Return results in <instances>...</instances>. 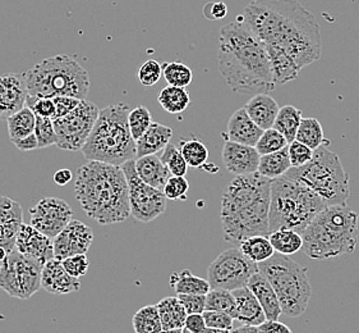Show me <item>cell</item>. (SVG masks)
<instances>
[{
    "instance_id": "1",
    "label": "cell",
    "mask_w": 359,
    "mask_h": 333,
    "mask_svg": "<svg viewBox=\"0 0 359 333\" xmlns=\"http://www.w3.org/2000/svg\"><path fill=\"white\" fill-rule=\"evenodd\" d=\"M237 18L266 46L287 51L301 70L321 57L320 26L297 0H253Z\"/></svg>"
},
{
    "instance_id": "2",
    "label": "cell",
    "mask_w": 359,
    "mask_h": 333,
    "mask_svg": "<svg viewBox=\"0 0 359 333\" xmlns=\"http://www.w3.org/2000/svg\"><path fill=\"white\" fill-rule=\"evenodd\" d=\"M219 71L233 93H270L276 89L264 41L241 20L224 25L217 41Z\"/></svg>"
},
{
    "instance_id": "3",
    "label": "cell",
    "mask_w": 359,
    "mask_h": 333,
    "mask_svg": "<svg viewBox=\"0 0 359 333\" xmlns=\"http://www.w3.org/2000/svg\"><path fill=\"white\" fill-rule=\"evenodd\" d=\"M271 182L256 172L236 176L228 183L220 205L224 239L241 242L252 236L270 235Z\"/></svg>"
},
{
    "instance_id": "4",
    "label": "cell",
    "mask_w": 359,
    "mask_h": 333,
    "mask_svg": "<svg viewBox=\"0 0 359 333\" xmlns=\"http://www.w3.org/2000/svg\"><path fill=\"white\" fill-rule=\"evenodd\" d=\"M74 191L87 217L100 225L122 223L130 217V188L121 166L88 160L77 169Z\"/></svg>"
},
{
    "instance_id": "5",
    "label": "cell",
    "mask_w": 359,
    "mask_h": 333,
    "mask_svg": "<svg viewBox=\"0 0 359 333\" xmlns=\"http://www.w3.org/2000/svg\"><path fill=\"white\" fill-rule=\"evenodd\" d=\"M358 218L348 205L326 207L303 231V252L313 261L354 253L358 244Z\"/></svg>"
},
{
    "instance_id": "6",
    "label": "cell",
    "mask_w": 359,
    "mask_h": 333,
    "mask_svg": "<svg viewBox=\"0 0 359 333\" xmlns=\"http://www.w3.org/2000/svg\"><path fill=\"white\" fill-rule=\"evenodd\" d=\"M130 112L124 103L100 109L94 130L82 148L87 160L122 166L128 160L136 159V140L132 138L128 124Z\"/></svg>"
},
{
    "instance_id": "7",
    "label": "cell",
    "mask_w": 359,
    "mask_h": 333,
    "mask_svg": "<svg viewBox=\"0 0 359 333\" xmlns=\"http://www.w3.org/2000/svg\"><path fill=\"white\" fill-rule=\"evenodd\" d=\"M327 205L302 182L281 176L271 182L270 233L289 228L302 235L306 227Z\"/></svg>"
},
{
    "instance_id": "8",
    "label": "cell",
    "mask_w": 359,
    "mask_h": 333,
    "mask_svg": "<svg viewBox=\"0 0 359 333\" xmlns=\"http://www.w3.org/2000/svg\"><path fill=\"white\" fill-rule=\"evenodd\" d=\"M25 74L27 93L34 98L72 96L83 100L91 86L86 70L65 54L40 60Z\"/></svg>"
},
{
    "instance_id": "9",
    "label": "cell",
    "mask_w": 359,
    "mask_h": 333,
    "mask_svg": "<svg viewBox=\"0 0 359 333\" xmlns=\"http://www.w3.org/2000/svg\"><path fill=\"white\" fill-rule=\"evenodd\" d=\"M325 143L316 150L307 164L290 168L285 176L302 182L320 196L327 207L346 205L351 196L349 174L339 159L338 154L331 152Z\"/></svg>"
},
{
    "instance_id": "10",
    "label": "cell",
    "mask_w": 359,
    "mask_h": 333,
    "mask_svg": "<svg viewBox=\"0 0 359 333\" xmlns=\"http://www.w3.org/2000/svg\"><path fill=\"white\" fill-rule=\"evenodd\" d=\"M259 270L271 283L284 315L297 318L304 314L312 296L309 269L287 255L275 254L273 258L259 263Z\"/></svg>"
},
{
    "instance_id": "11",
    "label": "cell",
    "mask_w": 359,
    "mask_h": 333,
    "mask_svg": "<svg viewBox=\"0 0 359 333\" xmlns=\"http://www.w3.org/2000/svg\"><path fill=\"white\" fill-rule=\"evenodd\" d=\"M43 264L13 250L0 266V289L9 296L27 300L41 289Z\"/></svg>"
},
{
    "instance_id": "12",
    "label": "cell",
    "mask_w": 359,
    "mask_h": 333,
    "mask_svg": "<svg viewBox=\"0 0 359 333\" xmlns=\"http://www.w3.org/2000/svg\"><path fill=\"white\" fill-rule=\"evenodd\" d=\"M259 264L250 261L241 249H228L212 261L208 269L211 290L236 291L245 287Z\"/></svg>"
},
{
    "instance_id": "13",
    "label": "cell",
    "mask_w": 359,
    "mask_h": 333,
    "mask_svg": "<svg viewBox=\"0 0 359 333\" xmlns=\"http://www.w3.org/2000/svg\"><path fill=\"white\" fill-rule=\"evenodd\" d=\"M99 113L100 109L95 103L83 99L68 116L53 119L57 148L67 152L82 150L94 130Z\"/></svg>"
},
{
    "instance_id": "14",
    "label": "cell",
    "mask_w": 359,
    "mask_h": 333,
    "mask_svg": "<svg viewBox=\"0 0 359 333\" xmlns=\"http://www.w3.org/2000/svg\"><path fill=\"white\" fill-rule=\"evenodd\" d=\"M122 168L130 188V216L138 222L150 223L164 214L168 200L164 191L152 188L138 177L136 159L128 160Z\"/></svg>"
},
{
    "instance_id": "15",
    "label": "cell",
    "mask_w": 359,
    "mask_h": 333,
    "mask_svg": "<svg viewBox=\"0 0 359 333\" xmlns=\"http://www.w3.org/2000/svg\"><path fill=\"white\" fill-rule=\"evenodd\" d=\"M31 223L43 235L54 239L72 221L73 210L63 199L48 196L29 209Z\"/></svg>"
},
{
    "instance_id": "16",
    "label": "cell",
    "mask_w": 359,
    "mask_h": 333,
    "mask_svg": "<svg viewBox=\"0 0 359 333\" xmlns=\"http://www.w3.org/2000/svg\"><path fill=\"white\" fill-rule=\"evenodd\" d=\"M94 241V232L90 226L72 219L63 231L53 239L54 255L59 261L79 254H87Z\"/></svg>"
},
{
    "instance_id": "17",
    "label": "cell",
    "mask_w": 359,
    "mask_h": 333,
    "mask_svg": "<svg viewBox=\"0 0 359 333\" xmlns=\"http://www.w3.org/2000/svg\"><path fill=\"white\" fill-rule=\"evenodd\" d=\"M27 98L25 73L0 76V119L7 121L9 117L25 108Z\"/></svg>"
},
{
    "instance_id": "18",
    "label": "cell",
    "mask_w": 359,
    "mask_h": 333,
    "mask_svg": "<svg viewBox=\"0 0 359 333\" xmlns=\"http://www.w3.org/2000/svg\"><path fill=\"white\" fill-rule=\"evenodd\" d=\"M15 250L45 264L55 258L53 239L43 235L32 225L21 226L15 241Z\"/></svg>"
},
{
    "instance_id": "19",
    "label": "cell",
    "mask_w": 359,
    "mask_h": 333,
    "mask_svg": "<svg viewBox=\"0 0 359 333\" xmlns=\"http://www.w3.org/2000/svg\"><path fill=\"white\" fill-rule=\"evenodd\" d=\"M259 155L255 146L243 145L226 141L223 148V162L230 174L236 176L256 174L259 169Z\"/></svg>"
},
{
    "instance_id": "20",
    "label": "cell",
    "mask_w": 359,
    "mask_h": 333,
    "mask_svg": "<svg viewBox=\"0 0 359 333\" xmlns=\"http://www.w3.org/2000/svg\"><path fill=\"white\" fill-rule=\"evenodd\" d=\"M22 225L21 204L8 196L0 195V247L8 253L15 250V241Z\"/></svg>"
},
{
    "instance_id": "21",
    "label": "cell",
    "mask_w": 359,
    "mask_h": 333,
    "mask_svg": "<svg viewBox=\"0 0 359 333\" xmlns=\"http://www.w3.org/2000/svg\"><path fill=\"white\" fill-rule=\"evenodd\" d=\"M41 289L53 295H68L77 292L81 289V282L65 270L62 261L54 258L43 264Z\"/></svg>"
},
{
    "instance_id": "22",
    "label": "cell",
    "mask_w": 359,
    "mask_h": 333,
    "mask_svg": "<svg viewBox=\"0 0 359 333\" xmlns=\"http://www.w3.org/2000/svg\"><path fill=\"white\" fill-rule=\"evenodd\" d=\"M264 130L255 124L245 108L238 109L228 121L226 136L229 141L243 145L256 146Z\"/></svg>"
},
{
    "instance_id": "23",
    "label": "cell",
    "mask_w": 359,
    "mask_h": 333,
    "mask_svg": "<svg viewBox=\"0 0 359 333\" xmlns=\"http://www.w3.org/2000/svg\"><path fill=\"white\" fill-rule=\"evenodd\" d=\"M233 295L236 297V311L233 318L239 323L243 326L259 327L267 320L257 297L253 295V292L247 286L233 291Z\"/></svg>"
},
{
    "instance_id": "24",
    "label": "cell",
    "mask_w": 359,
    "mask_h": 333,
    "mask_svg": "<svg viewBox=\"0 0 359 333\" xmlns=\"http://www.w3.org/2000/svg\"><path fill=\"white\" fill-rule=\"evenodd\" d=\"M247 287L253 292V295L257 297L259 304L262 306L267 320H279L283 311L279 297L273 290L271 283L267 281L265 275L261 272H257L252 275Z\"/></svg>"
},
{
    "instance_id": "25",
    "label": "cell",
    "mask_w": 359,
    "mask_h": 333,
    "mask_svg": "<svg viewBox=\"0 0 359 333\" xmlns=\"http://www.w3.org/2000/svg\"><path fill=\"white\" fill-rule=\"evenodd\" d=\"M245 109L252 121L264 131L273 129L275 119L280 110L276 100L267 93L255 95L245 103Z\"/></svg>"
},
{
    "instance_id": "26",
    "label": "cell",
    "mask_w": 359,
    "mask_h": 333,
    "mask_svg": "<svg viewBox=\"0 0 359 333\" xmlns=\"http://www.w3.org/2000/svg\"><path fill=\"white\" fill-rule=\"evenodd\" d=\"M136 171L138 177L152 188L164 190L166 182L170 178V171L156 154L144 155L136 159Z\"/></svg>"
},
{
    "instance_id": "27",
    "label": "cell",
    "mask_w": 359,
    "mask_h": 333,
    "mask_svg": "<svg viewBox=\"0 0 359 333\" xmlns=\"http://www.w3.org/2000/svg\"><path fill=\"white\" fill-rule=\"evenodd\" d=\"M172 138V130L168 126L152 122L150 129L136 141L137 158L163 152Z\"/></svg>"
},
{
    "instance_id": "28",
    "label": "cell",
    "mask_w": 359,
    "mask_h": 333,
    "mask_svg": "<svg viewBox=\"0 0 359 333\" xmlns=\"http://www.w3.org/2000/svg\"><path fill=\"white\" fill-rule=\"evenodd\" d=\"M271 67H273V81L276 86L285 85L290 81H294L301 72V67L297 65L294 59L292 58L287 51L275 46H266Z\"/></svg>"
},
{
    "instance_id": "29",
    "label": "cell",
    "mask_w": 359,
    "mask_h": 333,
    "mask_svg": "<svg viewBox=\"0 0 359 333\" xmlns=\"http://www.w3.org/2000/svg\"><path fill=\"white\" fill-rule=\"evenodd\" d=\"M156 306L163 323V331L172 328H184L188 314L178 296L164 297L158 301Z\"/></svg>"
},
{
    "instance_id": "30",
    "label": "cell",
    "mask_w": 359,
    "mask_h": 333,
    "mask_svg": "<svg viewBox=\"0 0 359 333\" xmlns=\"http://www.w3.org/2000/svg\"><path fill=\"white\" fill-rule=\"evenodd\" d=\"M170 287L177 292V295H208V291L211 290L208 280L194 275L188 269H184L180 273H172L170 277Z\"/></svg>"
},
{
    "instance_id": "31",
    "label": "cell",
    "mask_w": 359,
    "mask_h": 333,
    "mask_svg": "<svg viewBox=\"0 0 359 333\" xmlns=\"http://www.w3.org/2000/svg\"><path fill=\"white\" fill-rule=\"evenodd\" d=\"M290 168L292 163L289 158V150L287 146H285L279 152L261 155L257 172L270 180H275L287 174Z\"/></svg>"
},
{
    "instance_id": "32",
    "label": "cell",
    "mask_w": 359,
    "mask_h": 333,
    "mask_svg": "<svg viewBox=\"0 0 359 333\" xmlns=\"http://www.w3.org/2000/svg\"><path fill=\"white\" fill-rule=\"evenodd\" d=\"M8 133L11 141H15L20 138L29 136L35 132L36 126V115L32 112V109L25 107L18 110L13 116L7 119Z\"/></svg>"
},
{
    "instance_id": "33",
    "label": "cell",
    "mask_w": 359,
    "mask_h": 333,
    "mask_svg": "<svg viewBox=\"0 0 359 333\" xmlns=\"http://www.w3.org/2000/svg\"><path fill=\"white\" fill-rule=\"evenodd\" d=\"M158 102L161 108L170 115H180L188 108L191 103V96L188 94L186 87L172 86L164 87L158 96Z\"/></svg>"
},
{
    "instance_id": "34",
    "label": "cell",
    "mask_w": 359,
    "mask_h": 333,
    "mask_svg": "<svg viewBox=\"0 0 359 333\" xmlns=\"http://www.w3.org/2000/svg\"><path fill=\"white\" fill-rule=\"evenodd\" d=\"M302 119V110L293 105H284L278 113L273 129L283 133L284 138H287V144H290L295 140Z\"/></svg>"
},
{
    "instance_id": "35",
    "label": "cell",
    "mask_w": 359,
    "mask_h": 333,
    "mask_svg": "<svg viewBox=\"0 0 359 333\" xmlns=\"http://www.w3.org/2000/svg\"><path fill=\"white\" fill-rule=\"evenodd\" d=\"M269 240L275 249V253L281 255L290 256L303 249L302 235L289 228H280L271 232L269 235Z\"/></svg>"
},
{
    "instance_id": "36",
    "label": "cell",
    "mask_w": 359,
    "mask_h": 333,
    "mask_svg": "<svg viewBox=\"0 0 359 333\" xmlns=\"http://www.w3.org/2000/svg\"><path fill=\"white\" fill-rule=\"evenodd\" d=\"M241 252L245 254L250 261L255 263H262L275 255L273 249L269 236H252L248 239L241 241Z\"/></svg>"
},
{
    "instance_id": "37",
    "label": "cell",
    "mask_w": 359,
    "mask_h": 333,
    "mask_svg": "<svg viewBox=\"0 0 359 333\" xmlns=\"http://www.w3.org/2000/svg\"><path fill=\"white\" fill-rule=\"evenodd\" d=\"M132 326L136 333H161L163 323L156 305H146L138 309L133 318Z\"/></svg>"
},
{
    "instance_id": "38",
    "label": "cell",
    "mask_w": 359,
    "mask_h": 333,
    "mask_svg": "<svg viewBox=\"0 0 359 333\" xmlns=\"http://www.w3.org/2000/svg\"><path fill=\"white\" fill-rule=\"evenodd\" d=\"M295 140L309 146L312 150H316L317 148L329 141L323 138V126L316 118H303Z\"/></svg>"
},
{
    "instance_id": "39",
    "label": "cell",
    "mask_w": 359,
    "mask_h": 333,
    "mask_svg": "<svg viewBox=\"0 0 359 333\" xmlns=\"http://www.w3.org/2000/svg\"><path fill=\"white\" fill-rule=\"evenodd\" d=\"M180 150L187 162L188 166L201 168V166H205L208 162V149L202 141L197 138L182 140Z\"/></svg>"
},
{
    "instance_id": "40",
    "label": "cell",
    "mask_w": 359,
    "mask_h": 333,
    "mask_svg": "<svg viewBox=\"0 0 359 333\" xmlns=\"http://www.w3.org/2000/svg\"><path fill=\"white\" fill-rule=\"evenodd\" d=\"M163 74L168 85L187 87L194 80V73L188 65L182 62H169L163 65Z\"/></svg>"
},
{
    "instance_id": "41",
    "label": "cell",
    "mask_w": 359,
    "mask_h": 333,
    "mask_svg": "<svg viewBox=\"0 0 359 333\" xmlns=\"http://www.w3.org/2000/svg\"><path fill=\"white\" fill-rule=\"evenodd\" d=\"M206 311L228 313L233 317L236 311V297L231 291L210 290L206 295Z\"/></svg>"
},
{
    "instance_id": "42",
    "label": "cell",
    "mask_w": 359,
    "mask_h": 333,
    "mask_svg": "<svg viewBox=\"0 0 359 333\" xmlns=\"http://www.w3.org/2000/svg\"><path fill=\"white\" fill-rule=\"evenodd\" d=\"M152 122L154 121H152L151 113L144 105H140V107L132 109L130 115H128V124H130L132 138L137 141L138 138L144 135L146 131L150 129Z\"/></svg>"
},
{
    "instance_id": "43",
    "label": "cell",
    "mask_w": 359,
    "mask_h": 333,
    "mask_svg": "<svg viewBox=\"0 0 359 333\" xmlns=\"http://www.w3.org/2000/svg\"><path fill=\"white\" fill-rule=\"evenodd\" d=\"M287 145L289 144H287V138H284V135L273 127V129L264 131V133L261 135V138L255 148L257 149L259 155H266V154L279 152Z\"/></svg>"
},
{
    "instance_id": "44",
    "label": "cell",
    "mask_w": 359,
    "mask_h": 333,
    "mask_svg": "<svg viewBox=\"0 0 359 333\" xmlns=\"http://www.w3.org/2000/svg\"><path fill=\"white\" fill-rule=\"evenodd\" d=\"M160 159L163 160V163L168 166V169L170 171L172 176H182V177H184L187 174V162L184 159V157L180 152V149L175 148L170 143L163 150Z\"/></svg>"
},
{
    "instance_id": "45",
    "label": "cell",
    "mask_w": 359,
    "mask_h": 333,
    "mask_svg": "<svg viewBox=\"0 0 359 333\" xmlns=\"http://www.w3.org/2000/svg\"><path fill=\"white\" fill-rule=\"evenodd\" d=\"M35 135H36L37 143H39V149L57 145V132H55L54 122L51 118L36 117Z\"/></svg>"
},
{
    "instance_id": "46",
    "label": "cell",
    "mask_w": 359,
    "mask_h": 333,
    "mask_svg": "<svg viewBox=\"0 0 359 333\" xmlns=\"http://www.w3.org/2000/svg\"><path fill=\"white\" fill-rule=\"evenodd\" d=\"M163 76V65L155 59L146 60L138 70V80L144 86H154Z\"/></svg>"
},
{
    "instance_id": "47",
    "label": "cell",
    "mask_w": 359,
    "mask_h": 333,
    "mask_svg": "<svg viewBox=\"0 0 359 333\" xmlns=\"http://www.w3.org/2000/svg\"><path fill=\"white\" fill-rule=\"evenodd\" d=\"M188 190H189V183L186 180V177L170 176L163 191L168 200H186Z\"/></svg>"
},
{
    "instance_id": "48",
    "label": "cell",
    "mask_w": 359,
    "mask_h": 333,
    "mask_svg": "<svg viewBox=\"0 0 359 333\" xmlns=\"http://www.w3.org/2000/svg\"><path fill=\"white\" fill-rule=\"evenodd\" d=\"M287 150H289V158H290V163L293 168L307 164L313 157V150L297 140L287 145Z\"/></svg>"
},
{
    "instance_id": "49",
    "label": "cell",
    "mask_w": 359,
    "mask_h": 333,
    "mask_svg": "<svg viewBox=\"0 0 359 333\" xmlns=\"http://www.w3.org/2000/svg\"><path fill=\"white\" fill-rule=\"evenodd\" d=\"M26 107L32 109V112L36 115V117L54 119V116H55V103L53 99L29 96L27 102H26Z\"/></svg>"
},
{
    "instance_id": "50",
    "label": "cell",
    "mask_w": 359,
    "mask_h": 333,
    "mask_svg": "<svg viewBox=\"0 0 359 333\" xmlns=\"http://www.w3.org/2000/svg\"><path fill=\"white\" fill-rule=\"evenodd\" d=\"M63 266H65V270L69 275L74 277V278H81L86 275L90 263H88V258L86 254H79V255H73L69 258H65L62 261Z\"/></svg>"
},
{
    "instance_id": "51",
    "label": "cell",
    "mask_w": 359,
    "mask_h": 333,
    "mask_svg": "<svg viewBox=\"0 0 359 333\" xmlns=\"http://www.w3.org/2000/svg\"><path fill=\"white\" fill-rule=\"evenodd\" d=\"M205 322H206V327L210 328H222V329H233V323H234V318L224 312H215V311H205L202 313Z\"/></svg>"
},
{
    "instance_id": "52",
    "label": "cell",
    "mask_w": 359,
    "mask_h": 333,
    "mask_svg": "<svg viewBox=\"0 0 359 333\" xmlns=\"http://www.w3.org/2000/svg\"><path fill=\"white\" fill-rule=\"evenodd\" d=\"M177 296L184 306L187 314H202L206 311V295L178 294Z\"/></svg>"
},
{
    "instance_id": "53",
    "label": "cell",
    "mask_w": 359,
    "mask_h": 333,
    "mask_svg": "<svg viewBox=\"0 0 359 333\" xmlns=\"http://www.w3.org/2000/svg\"><path fill=\"white\" fill-rule=\"evenodd\" d=\"M53 100L55 103L54 119L68 116L69 113H72L73 110L79 107V103H81L79 99L72 98V96H57Z\"/></svg>"
},
{
    "instance_id": "54",
    "label": "cell",
    "mask_w": 359,
    "mask_h": 333,
    "mask_svg": "<svg viewBox=\"0 0 359 333\" xmlns=\"http://www.w3.org/2000/svg\"><path fill=\"white\" fill-rule=\"evenodd\" d=\"M228 15V7L223 1H212L208 3L203 7V15L210 21L223 20Z\"/></svg>"
},
{
    "instance_id": "55",
    "label": "cell",
    "mask_w": 359,
    "mask_h": 333,
    "mask_svg": "<svg viewBox=\"0 0 359 333\" xmlns=\"http://www.w3.org/2000/svg\"><path fill=\"white\" fill-rule=\"evenodd\" d=\"M191 333H202L206 328V322L202 314H188L186 319V326Z\"/></svg>"
},
{
    "instance_id": "56",
    "label": "cell",
    "mask_w": 359,
    "mask_h": 333,
    "mask_svg": "<svg viewBox=\"0 0 359 333\" xmlns=\"http://www.w3.org/2000/svg\"><path fill=\"white\" fill-rule=\"evenodd\" d=\"M259 333H293L292 329L279 320H266L259 326Z\"/></svg>"
},
{
    "instance_id": "57",
    "label": "cell",
    "mask_w": 359,
    "mask_h": 333,
    "mask_svg": "<svg viewBox=\"0 0 359 333\" xmlns=\"http://www.w3.org/2000/svg\"><path fill=\"white\" fill-rule=\"evenodd\" d=\"M12 144H15V148H17L18 150H21V152H31V150L39 149V143H37L35 132L31 133L29 136H26V138L12 141Z\"/></svg>"
},
{
    "instance_id": "58",
    "label": "cell",
    "mask_w": 359,
    "mask_h": 333,
    "mask_svg": "<svg viewBox=\"0 0 359 333\" xmlns=\"http://www.w3.org/2000/svg\"><path fill=\"white\" fill-rule=\"evenodd\" d=\"M72 171H69L67 168H62L54 174V182L59 186H65V185H68L69 182L72 181Z\"/></svg>"
},
{
    "instance_id": "59",
    "label": "cell",
    "mask_w": 359,
    "mask_h": 333,
    "mask_svg": "<svg viewBox=\"0 0 359 333\" xmlns=\"http://www.w3.org/2000/svg\"><path fill=\"white\" fill-rule=\"evenodd\" d=\"M231 333H259V327L242 326L238 328H233Z\"/></svg>"
},
{
    "instance_id": "60",
    "label": "cell",
    "mask_w": 359,
    "mask_h": 333,
    "mask_svg": "<svg viewBox=\"0 0 359 333\" xmlns=\"http://www.w3.org/2000/svg\"><path fill=\"white\" fill-rule=\"evenodd\" d=\"M202 333H231V331H230V329H222V328H210V327H206L205 331Z\"/></svg>"
},
{
    "instance_id": "61",
    "label": "cell",
    "mask_w": 359,
    "mask_h": 333,
    "mask_svg": "<svg viewBox=\"0 0 359 333\" xmlns=\"http://www.w3.org/2000/svg\"><path fill=\"white\" fill-rule=\"evenodd\" d=\"M184 328H172V329H164L161 333H183Z\"/></svg>"
},
{
    "instance_id": "62",
    "label": "cell",
    "mask_w": 359,
    "mask_h": 333,
    "mask_svg": "<svg viewBox=\"0 0 359 333\" xmlns=\"http://www.w3.org/2000/svg\"><path fill=\"white\" fill-rule=\"evenodd\" d=\"M183 333H191V332H189V331H188L187 328H184V329H183Z\"/></svg>"
}]
</instances>
